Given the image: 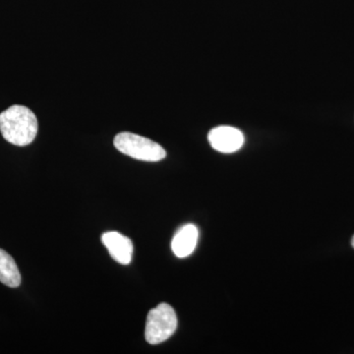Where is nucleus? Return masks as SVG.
I'll return each mask as SVG.
<instances>
[{"instance_id": "8", "label": "nucleus", "mask_w": 354, "mask_h": 354, "mask_svg": "<svg viewBox=\"0 0 354 354\" xmlns=\"http://www.w3.org/2000/svg\"><path fill=\"white\" fill-rule=\"evenodd\" d=\"M351 245H353V247L354 248V235H353V239H351Z\"/></svg>"}, {"instance_id": "7", "label": "nucleus", "mask_w": 354, "mask_h": 354, "mask_svg": "<svg viewBox=\"0 0 354 354\" xmlns=\"http://www.w3.org/2000/svg\"><path fill=\"white\" fill-rule=\"evenodd\" d=\"M0 283L9 288H18L21 285V274L12 256L0 248Z\"/></svg>"}, {"instance_id": "6", "label": "nucleus", "mask_w": 354, "mask_h": 354, "mask_svg": "<svg viewBox=\"0 0 354 354\" xmlns=\"http://www.w3.org/2000/svg\"><path fill=\"white\" fill-rule=\"evenodd\" d=\"M198 236L199 232L194 225H184L172 239V252L178 258L188 257L196 248Z\"/></svg>"}, {"instance_id": "4", "label": "nucleus", "mask_w": 354, "mask_h": 354, "mask_svg": "<svg viewBox=\"0 0 354 354\" xmlns=\"http://www.w3.org/2000/svg\"><path fill=\"white\" fill-rule=\"evenodd\" d=\"M208 140L218 152L232 153L243 146L244 136L241 130L232 127H218L209 131Z\"/></svg>"}, {"instance_id": "1", "label": "nucleus", "mask_w": 354, "mask_h": 354, "mask_svg": "<svg viewBox=\"0 0 354 354\" xmlns=\"http://www.w3.org/2000/svg\"><path fill=\"white\" fill-rule=\"evenodd\" d=\"M38 129L36 115L24 106L15 104L0 114V132L13 145H29L36 138Z\"/></svg>"}, {"instance_id": "2", "label": "nucleus", "mask_w": 354, "mask_h": 354, "mask_svg": "<svg viewBox=\"0 0 354 354\" xmlns=\"http://www.w3.org/2000/svg\"><path fill=\"white\" fill-rule=\"evenodd\" d=\"M113 144L120 153L135 160L155 162L167 157V152L160 144L134 133H120L114 138Z\"/></svg>"}, {"instance_id": "5", "label": "nucleus", "mask_w": 354, "mask_h": 354, "mask_svg": "<svg viewBox=\"0 0 354 354\" xmlns=\"http://www.w3.org/2000/svg\"><path fill=\"white\" fill-rule=\"evenodd\" d=\"M102 241L116 262L121 265L130 264L134 250L131 239L118 232H108L102 234Z\"/></svg>"}, {"instance_id": "3", "label": "nucleus", "mask_w": 354, "mask_h": 354, "mask_svg": "<svg viewBox=\"0 0 354 354\" xmlns=\"http://www.w3.org/2000/svg\"><path fill=\"white\" fill-rule=\"evenodd\" d=\"M177 328L176 311L167 304H158L147 316L145 339L150 344H162L174 334Z\"/></svg>"}]
</instances>
